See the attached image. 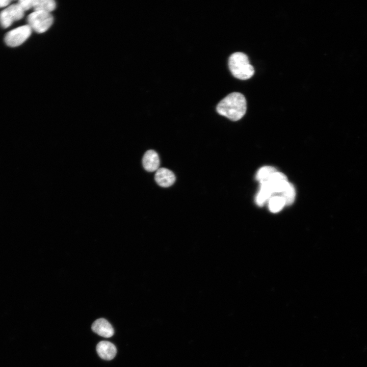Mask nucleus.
<instances>
[{
    "label": "nucleus",
    "mask_w": 367,
    "mask_h": 367,
    "mask_svg": "<svg viewBox=\"0 0 367 367\" xmlns=\"http://www.w3.org/2000/svg\"><path fill=\"white\" fill-rule=\"evenodd\" d=\"M285 205V200L281 195H273L268 200V207L272 213L279 212Z\"/></svg>",
    "instance_id": "obj_13"
},
{
    "label": "nucleus",
    "mask_w": 367,
    "mask_h": 367,
    "mask_svg": "<svg viewBox=\"0 0 367 367\" xmlns=\"http://www.w3.org/2000/svg\"><path fill=\"white\" fill-rule=\"evenodd\" d=\"M54 18L50 13L34 11L27 18L28 25L38 33L46 32L51 26Z\"/></svg>",
    "instance_id": "obj_3"
},
{
    "label": "nucleus",
    "mask_w": 367,
    "mask_h": 367,
    "mask_svg": "<svg viewBox=\"0 0 367 367\" xmlns=\"http://www.w3.org/2000/svg\"><path fill=\"white\" fill-rule=\"evenodd\" d=\"M34 0H21L18 2V4L25 11L33 7Z\"/></svg>",
    "instance_id": "obj_16"
},
{
    "label": "nucleus",
    "mask_w": 367,
    "mask_h": 367,
    "mask_svg": "<svg viewBox=\"0 0 367 367\" xmlns=\"http://www.w3.org/2000/svg\"><path fill=\"white\" fill-rule=\"evenodd\" d=\"M96 351L99 356L106 360H112L117 353V349L115 345L110 342L104 340L98 343Z\"/></svg>",
    "instance_id": "obj_9"
},
{
    "label": "nucleus",
    "mask_w": 367,
    "mask_h": 367,
    "mask_svg": "<svg viewBox=\"0 0 367 367\" xmlns=\"http://www.w3.org/2000/svg\"><path fill=\"white\" fill-rule=\"evenodd\" d=\"M154 179L160 186L167 188L174 183L175 176L171 170L165 168H160L156 171Z\"/></svg>",
    "instance_id": "obj_8"
},
{
    "label": "nucleus",
    "mask_w": 367,
    "mask_h": 367,
    "mask_svg": "<svg viewBox=\"0 0 367 367\" xmlns=\"http://www.w3.org/2000/svg\"><path fill=\"white\" fill-rule=\"evenodd\" d=\"M142 165L147 171H156L160 166V159L158 154L153 150H148L144 154Z\"/></svg>",
    "instance_id": "obj_10"
},
{
    "label": "nucleus",
    "mask_w": 367,
    "mask_h": 367,
    "mask_svg": "<svg viewBox=\"0 0 367 367\" xmlns=\"http://www.w3.org/2000/svg\"><path fill=\"white\" fill-rule=\"evenodd\" d=\"M247 102L245 96L239 92H232L222 99L218 104L216 110L221 115L232 121L241 119L245 114Z\"/></svg>",
    "instance_id": "obj_1"
},
{
    "label": "nucleus",
    "mask_w": 367,
    "mask_h": 367,
    "mask_svg": "<svg viewBox=\"0 0 367 367\" xmlns=\"http://www.w3.org/2000/svg\"><path fill=\"white\" fill-rule=\"evenodd\" d=\"M11 2V1L9 0H0V8L9 6Z\"/></svg>",
    "instance_id": "obj_17"
},
{
    "label": "nucleus",
    "mask_w": 367,
    "mask_h": 367,
    "mask_svg": "<svg viewBox=\"0 0 367 367\" xmlns=\"http://www.w3.org/2000/svg\"><path fill=\"white\" fill-rule=\"evenodd\" d=\"M24 11L17 4L8 6L0 13V24L3 28L9 27L14 21L21 19Z\"/></svg>",
    "instance_id": "obj_5"
},
{
    "label": "nucleus",
    "mask_w": 367,
    "mask_h": 367,
    "mask_svg": "<svg viewBox=\"0 0 367 367\" xmlns=\"http://www.w3.org/2000/svg\"><path fill=\"white\" fill-rule=\"evenodd\" d=\"M228 66L232 74L241 80L251 77L254 73L253 67L250 64L248 56L242 52H236L229 57Z\"/></svg>",
    "instance_id": "obj_2"
},
{
    "label": "nucleus",
    "mask_w": 367,
    "mask_h": 367,
    "mask_svg": "<svg viewBox=\"0 0 367 367\" xmlns=\"http://www.w3.org/2000/svg\"><path fill=\"white\" fill-rule=\"evenodd\" d=\"M281 196L285 200V205H290L293 203L296 196V191L292 184L289 182L285 189L281 193Z\"/></svg>",
    "instance_id": "obj_15"
},
{
    "label": "nucleus",
    "mask_w": 367,
    "mask_h": 367,
    "mask_svg": "<svg viewBox=\"0 0 367 367\" xmlns=\"http://www.w3.org/2000/svg\"><path fill=\"white\" fill-rule=\"evenodd\" d=\"M56 8V3L53 0H34L33 8L34 11L50 13Z\"/></svg>",
    "instance_id": "obj_12"
},
{
    "label": "nucleus",
    "mask_w": 367,
    "mask_h": 367,
    "mask_svg": "<svg viewBox=\"0 0 367 367\" xmlns=\"http://www.w3.org/2000/svg\"><path fill=\"white\" fill-rule=\"evenodd\" d=\"M91 329L95 333L106 338L111 337L114 333L112 326L104 318L95 320L92 325Z\"/></svg>",
    "instance_id": "obj_7"
},
{
    "label": "nucleus",
    "mask_w": 367,
    "mask_h": 367,
    "mask_svg": "<svg viewBox=\"0 0 367 367\" xmlns=\"http://www.w3.org/2000/svg\"><path fill=\"white\" fill-rule=\"evenodd\" d=\"M273 193L267 181L260 183L259 191L255 197L256 203L262 206L273 196Z\"/></svg>",
    "instance_id": "obj_11"
},
{
    "label": "nucleus",
    "mask_w": 367,
    "mask_h": 367,
    "mask_svg": "<svg viewBox=\"0 0 367 367\" xmlns=\"http://www.w3.org/2000/svg\"><path fill=\"white\" fill-rule=\"evenodd\" d=\"M267 181L273 195L283 192L289 182L286 175L278 171L273 173Z\"/></svg>",
    "instance_id": "obj_6"
},
{
    "label": "nucleus",
    "mask_w": 367,
    "mask_h": 367,
    "mask_svg": "<svg viewBox=\"0 0 367 367\" xmlns=\"http://www.w3.org/2000/svg\"><path fill=\"white\" fill-rule=\"evenodd\" d=\"M277 170L272 166H264L261 167L257 171L256 175V179L259 183L267 181L270 176Z\"/></svg>",
    "instance_id": "obj_14"
},
{
    "label": "nucleus",
    "mask_w": 367,
    "mask_h": 367,
    "mask_svg": "<svg viewBox=\"0 0 367 367\" xmlns=\"http://www.w3.org/2000/svg\"><path fill=\"white\" fill-rule=\"evenodd\" d=\"M32 29L29 25H23L9 31L5 36L7 45L15 47L23 43L31 36Z\"/></svg>",
    "instance_id": "obj_4"
}]
</instances>
